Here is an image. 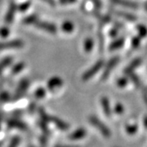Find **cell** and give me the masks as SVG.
<instances>
[{
	"label": "cell",
	"instance_id": "obj_26",
	"mask_svg": "<svg viewBox=\"0 0 147 147\" xmlns=\"http://www.w3.org/2000/svg\"><path fill=\"white\" fill-rule=\"evenodd\" d=\"M127 132L129 134H134L137 131V125H129L126 127Z\"/></svg>",
	"mask_w": 147,
	"mask_h": 147
},
{
	"label": "cell",
	"instance_id": "obj_39",
	"mask_svg": "<svg viewBox=\"0 0 147 147\" xmlns=\"http://www.w3.org/2000/svg\"><path fill=\"white\" fill-rule=\"evenodd\" d=\"M61 2H65V0H61Z\"/></svg>",
	"mask_w": 147,
	"mask_h": 147
},
{
	"label": "cell",
	"instance_id": "obj_16",
	"mask_svg": "<svg viewBox=\"0 0 147 147\" xmlns=\"http://www.w3.org/2000/svg\"><path fill=\"white\" fill-rule=\"evenodd\" d=\"M124 42H125V39L123 38H120L116 39L110 44V50L115 51V50H117V49H119L120 47H123V45L124 44Z\"/></svg>",
	"mask_w": 147,
	"mask_h": 147
},
{
	"label": "cell",
	"instance_id": "obj_13",
	"mask_svg": "<svg viewBox=\"0 0 147 147\" xmlns=\"http://www.w3.org/2000/svg\"><path fill=\"white\" fill-rule=\"evenodd\" d=\"M7 125L10 127L18 128L21 130H27L26 124H25L23 122L17 120V119H9L7 121Z\"/></svg>",
	"mask_w": 147,
	"mask_h": 147
},
{
	"label": "cell",
	"instance_id": "obj_12",
	"mask_svg": "<svg viewBox=\"0 0 147 147\" xmlns=\"http://www.w3.org/2000/svg\"><path fill=\"white\" fill-rule=\"evenodd\" d=\"M62 85V80L60 78H53L48 81L47 84V88L50 91H55V90L60 88Z\"/></svg>",
	"mask_w": 147,
	"mask_h": 147
},
{
	"label": "cell",
	"instance_id": "obj_21",
	"mask_svg": "<svg viewBox=\"0 0 147 147\" xmlns=\"http://www.w3.org/2000/svg\"><path fill=\"white\" fill-rule=\"evenodd\" d=\"M37 19H38L37 16H35V15H31V16H29L26 18H25L24 23L27 24V25H33Z\"/></svg>",
	"mask_w": 147,
	"mask_h": 147
},
{
	"label": "cell",
	"instance_id": "obj_31",
	"mask_svg": "<svg viewBox=\"0 0 147 147\" xmlns=\"http://www.w3.org/2000/svg\"><path fill=\"white\" fill-rule=\"evenodd\" d=\"M30 5V2L24 3H22L21 5H20V7H19V10L21 11H24L27 10V9L29 8Z\"/></svg>",
	"mask_w": 147,
	"mask_h": 147
},
{
	"label": "cell",
	"instance_id": "obj_22",
	"mask_svg": "<svg viewBox=\"0 0 147 147\" xmlns=\"http://www.w3.org/2000/svg\"><path fill=\"white\" fill-rule=\"evenodd\" d=\"M129 76H130L131 82L134 84V85H135L137 88H140V87H141V82H140V80H139V79H138V77H137V75L132 73Z\"/></svg>",
	"mask_w": 147,
	"mask_h": 147
},
{
	"label": "cell",
	"instance_id": "obj_37",
	"mask_svg": "<svg viewBox=\"0 0 147 147\" xmlns=\"http://www.w3.org/2000/svg\"><path fill=\"white\" fill-rule=\"evenodd\" d=\"M145 7H146V9L147 11V3H146V5H145Z\"/></svg>",
	"mask_w": 147,
	"mask_h": 147
},
{
	"label": "cell",
	"instance_id": "obj_2",
	"mask_svg": "<svg viewBox=\"0 0 147 147\" xmlns=\"http://www.w3.org/2000/svg\"><path fill=\"white\" fill-rule=\"evenodd\" d=\"M103 65H104V62H103V61H102V60L98 61L97 62H96V63H95L94 65L91 67V68L88 69V70H87V71L83 74V76H82V79H83L84 81L89 80L92 77H93L95 74L100 70V69L102 68Z\"/></svg>",
	"mask_w": 147,
	"mask_h": 147
},
{
	"label": "cell",
	"instance_id": "obj_10",
	"mask_svg": "<svg viewBox=\"0 0 147 147\" xmlns=\"http://www.w3.org/2000/svg\"><path fill=\"white\" fill-rule=\"evenodd\" d=\"M16 6L15 5V3H11L5 16V22L7 24H11L13 21L14 16H15V14H16Z\"/></svg>",
	"mask_w": 147,
	"mask_h": 147
},
{
	"label": "cell",
	"instance_id": "obj_30",
	"mask_svg": "<svg viewBox=\"0 0 147 147\" xmlns=\"http://www.w3.org/2000/svg\"><path fill=\"white\" fill-rule=\"evenodd\" d=\"M115 112L116 114H122L123 112V106L121 104H117L115 107Z\"/></svg>",
	"mask_w": 147,
	"mask_h": 147
},
{
	"label": "cell",
	"instance_id": "obj_28",
	"mask_svg": "<svg viewBox=\"0 0 147 147\" xmlns=\"http://www.w3.org/2000/svg\"><path fill=\"white\" fill-rule=\"evenodd\" d=\"M9 34V30L7 27H3L0 29V36L3 38H6Z\"/></svg>",
	"mask_w": 147,
	"mask_h": 147
},
{
	"label": "cell",
	"instance_id": "obj_11",
	"mask_svg": "<svg viewBox=\"0 0 147 147\" xmlns=\"http://www.w3.org/2000/svg\"><path fill=\"white\" fill-rule=\"evenodd\" d=\"M87 135V131L84 128H79L77 130L70 133L68 136L69 140H72V141H75V140H79L84 138L85 136Z\"/></svg>",
	"mask_w": 147,
	"mask_h": 147
},
{
	"label": "cell",
	"instance_id": "obj_1",
	"mask_svg": "<svg viewBox=\"0 0 147 147\" xmlns=\"http://www.w3.org/2000/svg\"><path fill=\"white\" fill-rule=\"evenodd\" d=\"M88 120L92 126L100 131V133L103 137H106V138L110 137L111 132H110L109 127L105 125V123L103 122H101L98 118H96V116H90Z\"/></svg>",
	"mask_w": 147,
	"mask_h": 147
},
{
	"label": "cell",
	"instance_id": "obj_8",
	"mask_svg": "<svg viewBox=\"0 0 147 147\" xmlns=\"http://www.w3.org/2000/svg\"><path fill=\"white\" fill-rule=\"evenodd\" d=\"M49 122H52L59 129H61V130H62V131H66V130H68L69 127V124L67 123H65V122H64L63 120H61V119H58L57 117H49Z\"/></svg>",
	"mask_w": 147,
	"mask_h": 147
},
{
	"label": "cell",
	"instance_id": "obj_27",
	"mask_svg": "<svg viewBox=\"0 0 147 147\" xmlns=\"http://www.w3.org/2000/svg\"><path fill=\"white\" fill-rule=\"evenodd\" d=\"M127 84V79H125V78H119L117 80V85L119 87H121V88L125 87Z\"/></svg>",
	"mask_w": 147,
	"mask_h": 147
},
{
	"label": "cell",
	"instance_id": "obj_24",
	"mask_svg": "<svg viewBox=\"0 0 147 147\" xmlns=\"http://www.w3.org/2000/svg\"><path fill=\"white\" fill-rule=\"evenodd\" d=\"M23 68H24V65L23 64H17L11 69V74H18Z\"/></svg>",
	"mask_w": 147,
	"mask_h": 147
},
{
	"label": "cell",
	"instance_id": "obj_18",
	"mask_svg": "<svg viewBox=\"0 0 147 147\" xmlns=\"http://www.w3.org/2000/svg\"><path fill=\"white\" fill-rule=\"evenodd\" d=\"M62 30L65 33H70L74 30V25L73 23H71L70 21H65L62 24Z\"/></svg>",
	"mask_w": 147,
	"mask_h": 147
},
{
	"label": "cell",
	"instance_id": "obj_35",
	"mask_svg": "<svg viewBox=\"0 0 147 147\" xmlns=\"http://www.w3.org/2000/svg\"><path fill=\"white\" fill-rule=\"evenodd\" d=\"M56 147H79L78 146H57Z\"/></svg>",
	"mask_w": 147,
	"mask_h": 147
},
{
	"label": "cell",
	"instance_id": "obj_32",
	"mask_svg": "<svg viewBox=\"0 0 147 147\" xmlns=\"http://www.w3.org/2000/svg\"><path fill=\"white\" fill-rule=\"evenodd\" d=\"M99 38H100V51H102L103 47H104V42H105V39H104V37L102 34H100L99 36Z\"/></svg>",
	"mask_w": 147,
	"mask_h": 147
},
{
	"label": "cell",
	"instance_id": "obj_5",
	"mask_svg": "<svg viewBox=\"0 0 147 147\" xmlns=\"http://www.w3.org/2000/svg\"><path fill=\"white\" fill-rule=\"evenodd\" d=\"M23 47H24V42L21 40H12V41L0 42V50L16 49Z\"/></svg>",
	"mask_w": 147,
	"mask_h": 147
},
{
	"label": "cell",
	"instance_id": "obj_9",
	"mask_svg": "<svg viewBox=\"0 0 147 147\" xmlns=\"http://www.w3.org/2000/svg\"><path fill=\"white\" fill-rule=\"evenodd\" d=\"M141 63H142V59L141 58H135L131 63L127 65V67L124 69V74H127V75H130L131 74L133 73V71L137 67H139V65H141Z\"/></svg>",
	"mask_w": 147,
	"mask_h": 147
},
{
	"label": "cell",
	"instance_id": "obj_4",
	"mask_svg": "<svg viewBox=\"0 0 147 147\" xmlns=\"http://www.w3.org/2000/svg\"><path fill=\"white\" fill-rule=\"evenodd\" d=\"M119 57H115L111 58L110 61H108V63L106 64L105 70L101 75V79L102 80H106L108 79V77L110 76V74L112 72V70L115 69L116 65L119 63Z\"/></svg>",
	"mask_w": 147,
	"mask_h": 147
},
{
	"label": "cell",
	"instance_id": "obj_38",
	"mask_svg": "<svg viewBox=\"0 0 147 147\" xmlns=\"http://www.w3.org/2000/svg\"><path fill=\"white\" fill-rule=\"evenodd\" d=\"M0 127H1V115H0Z\"/></svg>",
	"mask_w": 147,
	"mask_h": 147
},
{
	"label": "cell",
	"instance_id": "obj_23",
	"mask_svg": "<svg viewBox=\"0 0 147 147\" xmlns=\"http://www.w3.org/2000/svg\"><path fill=\"white\" fill-rule=\"evenodd\" d=\"M20 142H21V138L20 137H14L11 139V141L8 147H17L18 145L20 144Z\"/></svg>",
	"mask_w": 147,
	"mask_h": 147
},
{
	"label": "cell",
	"instance_id": "obj_7",
	"mask_svg": "<svg viewBox=\"0 0 147 147\" xmlns=\"http://www.w3.org/2000/svg\"><path fill=\"white\" fill-rule=\"evenodd\" d=\"M110 2H112L116 5L122 6L123 7H127V8H131V9H134V10L138 8L137 3H136L135 2H132V1H129V0H110Z\"/></svg>",
	"mask_w": 147,
	"mask_h": 147
},
{
	"label": "cell",
	"instance_id": "obj_33",
	"mask_svg": "<svg viewBox=\"0 0 147 147\" xmlns=\"http://www.w3.org/2000/svg\"><path fill=\"white\" fill-rule=\"evenodd\" d=\"M42 1L45 2V3H47V4H49V5L55 6V2H54V0H42Z\"/></svg>",
	"mask_w": 147,
	"mask_h": 147
},
{
	"label": "cell",
	"instance_id": "obj_17",
	"mask_svg": "<svg viewBox=\"0 0 147 147\" xmlns=\"http://www.w3.org/2000/svg\"><path fill=\"white\" fill-rule=\"evenodd\" d=\"M11 61H12L11 57H6L0 61V73L11 63Z\"/></svg>",
	"mask_w": 147,
	"mask_h": 147
},
{
	"label": "cell",
	"instance_id": "obj_3",
	"mask_svg": "<svg viewBox=\"0 0 147 147\" xmlns=\"http://www.w3.org/2000/svg\"><path fill=\"white\" fill-rule=\"evenodd\" d=\"M33 25L35 26V27H37V28H38V29H40L42 30H44V31L48 32V33H50L52 34H55L57 33V30L55 25L46 22V21H40L38 18L34 21V23Z\"/></svg>",
	"mask_w": 147,
	"mask_h": 147
},
{
	"label": "cell",
	"instance_id": "obj_20",
	"mask_svg": "<svg viewBox=\"0 0 147 147\" xmlns=\"http://www.w3.org/2000/svg\"><path fill=\"white\" fill-rule=\"evenodd\" d=\"M137 30L138 32L139 36L142 38H144L147 35V28L145 26H142V25L138 26L137 27Z\"/></svg>",
	"mask_w": 147,
	"mask_h": 147
},
{
	"label": "cell",
	"instance_id": "obj_29",
	"mask_svg": "<svg viewBox=\"0 0 147 147\" xmlns=\"http://www.w3.org/2000/svg\"><path fill=\"white\" fill-rule=\"evenodd\" d=\"M45 91L44 89H42V88H39V89H38L36 91V92H35V96H36L37 98H39V99H41L44 96H45Z\"/></svg>",
	"mask_w": 147,
	"mask_h": 147
},
{
	"label": "cell",
	"instance_id": "obj_14",
	"mask_svg": "<svg viewBox=\"0 0 147 147\" xmlns=\"http://www.w3.org/2000/svg\"><path fill=\"white\" fill-rule=\"evenodd\" d=\"M100 104H101V107H102V110H103L104 114L107 117H109L111 115V110H110V101L108 100V98L105 97V96L101 97V99H100Z\"/></svg>",
	"mask_w": 147,
	"mask_h": 147
},
{
	"label": "cell",
	"instance_id": "obj_25",
	"mask_svg": "<svg viewBox=\"0 0 147 147\" xmlns=\"http://www.w3.org/2000/svg\"><path fill=\"white\" fill-rule=\"evenodd\" d=\"M141 43V39L139 37H134L131 40V47L133 48H137L140 46Z\"/></svg>",
	"mask_w": 147,
	"mask_h": 147
},
{
	"label": "cell",
	"instance_id": "obj_34",
	"mask_svg": "<svg viewBox=\"0 0 147 147\" xmlns=\"http://www.w3.org/2000/svg\"><path fill=\"white\" fill-rule=\"evenodd\" d=\"M143 123H144V126L146 127V128H147V116H146L143 119Z\"/></svg>",
	"mask_w": 147,
	"mask_h": 147
},
{
	"label": "cell",
	"instance_id": "obj_36",
	"mask_svg": "<svg viewBox=\"0 0 147 147\" xmlns=\"http://www.w3.org/2000/svg\"><path fill=\"white\" fill-rule=\"evenodd\" d=\"M112 34L110 33V35L111 36H115V35H117V31H115V30H112Z\"/></svg>",
	"mask_w": 147,
	"mask_h": 147
},
{
	"label": "cell",
	"instance_id": "obj_19",
	"mask_svg": "<svg viewBox=\"0 0 147 147\" xmlns=\"http://www.w3.org/2000/svg\"><path fill=\"white\" fill-rule=\"evenodd\" d=\"M84 50L87 53H89L93 48V41L92 38H87L84 41Z\"/></svg>",
	"mask_w": 147,
	"mask_h": 147
},
{
	"label": "cell",
	"instance_id": "obj_6",
	"mask_svg": "<svg viewBox=\"0 0 147 147\" xmlns=\"http://www.w3.org/2000/svg\"><path fill=\"white\" fill-rule=\"evenodd\" d=\"M29 84H30V83H29L28 79L21 80L18 88H17V89L16 90V92H15V95H14V100L19 99L20 97H21L23 95L25 94L26 91L29 88Z\"/></svg>",
	"mask_w": 147,
	"mask_h": 147
},
{
	"label": "cell",
	"instance_id": "obj_15",
	"mask_svg": "<svg viewBox=\"0 0 147 147\" xmlns=\"http://www.w3.org/2000/svg\"><path fill=\"white\" fill-rule=\"evenodd\" d=\"M115 12L116 15L119 16L122 18H124L127 21H131V22L137 21V17L131 13H128L126 11H115Z\"/></svg>",
	"mask_w": 147,
	"mask_h": 147
}]
</instances>
